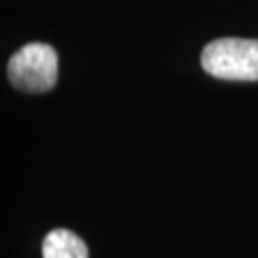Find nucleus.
Returning a JSON list of instances; mask_svg holds the SVG:
<instances>
[{
	"mask_svg": "<svg viewBox=\"0 0 258 258\" xmlns=\"http://www.w3.org/2000/svg\"><path fill=\"white\" fill-rule=\"evenodd\" d=\"M201 65L209 75L222 81H258V40L216 38L205 46Z\"/></svg>",
	"mask_w": 258,
	"mask_h": 258,
	"instance_id": "1",
	"label": "nucleus"
},
{
	"mask_svg": "<svg viewBox=\"0 0 258 258\" xmlns=\"http://www.w3.org/2000/svg\"><path fill=\"white\" fill-rule=\"evenodd\" d=\"M8 79L18 90L42 94L57 81V54L50 44L31 42L19 48L8 61Z\"/></svg>",
	"mask_w": 258,
	"mask_h": 258,
	"instance_id": "2",
	"label": "nucleus"
},
{
	"mask_svg": "<svg viewBox=\"0 0 258 258\" xmlns=\"http://www.w3.org/2000/svg\"><path fill=\"white\" fill-rule=\"evenodd\" d=\"M42 258H88V249L73 231L54 230L44 237Z\"/></svg>",
	"mask_w": 258,
	"mask_h": 258,
	"instance_id": "3",
	"label": "nucleus"
}]
</instances>
